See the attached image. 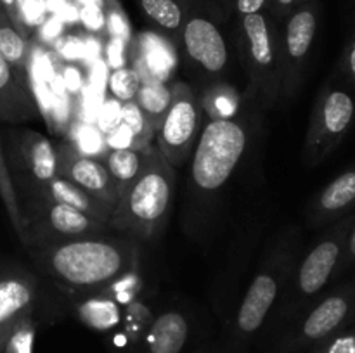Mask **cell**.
<instances>
[{
    "instance_id": "cell-1",
    "label": "cell",
    "mask_w": 355,
    "mask_h": 353,
    "mask_svg": "<svg viewBox=\"0 0 355 353\" xmlns=\"http://www.w3.org/2000/svg\"><path fill=\"white\" fill-rule=\"evenodd\" d=\"M139 241L127 235L68 239L28 249L38 272L66 298L99 293L139 266Z\"/></svg>"
},
{
    "instance_id": "cell-2",
    "label": "cell",
    "mask_w": 355,
    "mask_h": 353,
    "mask_svg": "<svg viewBox=\"0 0 355 353\" xmlns=\"http://www.w3.org/2000/svg\"><path fill=\"white\" fill-rule=\"evenodd\" d=\"M300 232H283L279 241L267 251L262 265L250 282L236 308L220 353H246L253 339L269 322L293 266L300 256Z\"/></svg>"
},
{
    "instance_id": "cell-3",
    "label": "cell",
    "mask_w": 355,
    "mask_h": 353,
    "mask_svg": "<svg viewBox=\"0 0 355 353\" xmlns=\"http://www.w3.org/2000/svg\"><path fill=\"white\" fill-rule=\"evenodd\" d=\"M175 180V168L155 144L149 145L142 170L118 196L107 221L110 230L135 241L155 239L172 211Z\"/></svg>"
},
{
    "instance_id": "cell-4",
    "label": "cell",
    "mask_w": 355,
    "mask_h": 353,
    "mask_svg": "<svg viewBox=\"0 0 355 353\" xmlns=\"http://www.w3.org/2000/svg\"><path fill=\"white\" fill-rule=\"evenodd\" d=\"M354 221L355 210L326 225L318 241L298 256L286 287L269 318L270 334L276 336L335 284L336 269Z\"/></svg>"
},
{
    "instance_id": "cell-5",
    "label": "cell",
    "mask_w": 355,
    "mask_h": 353,
    "mask_svg": "<svg viewBox=\"0 0 355 353\" xmlns=\"http://www.w3.org/2000/svg\"><path fill=\"white\" fill-rule=\"evenodd\" d=\"M236 42L248 76V96L270 109L281 99L279 24L269 10L238 17Z\"/></svg>"
},
{
    "instance_id": "cell-6",
    "label": "cell",
    "mask_w": 355,
    "mask_h": 353,
    "mask_svg": "<svg viewBox=\"0 0 355 353\" xmlns=\"http://www.w3.org/2000/svg\"><path fill=\"white\" fill-rule=\"evenodd\" d=\"M250 130L239 116L203 125L191 156V187L203 199L227 183L248 147Z\"/></svg>"
},
{
    "instance_id": "cell-7",
    "label": "cell",
    "mask_w": 355,
    "mask_h": 353,
    "mask_svg": "<svg viewBox=\"0 0 355 353\" xmlns=\"http://www.w3.org/2000/svg\"><path fill=\"white\" fill-rule=\"evenodd\" d=\"M355 317V279L333 284L304 314L281 329L269 353H305Z\"/></svg>"
},
{
    "instance_id": "cell-8",
    "label": "cell",
    "mask_w": 355,
    "mask_h": 353,
    "mask_svg": "<svg viewBox=\"0 0 355 353\" xmlns=\"http://www.w3.org/2000/svg\"><path fill=\"white\" fill-rule=\"evenodd\" d=\"M355 121V92L342 78L319 90L309 118L302 158L309 168L324 163L340 147Z\"/></svg>"
},
{
    "instance_id": "cell-9",
    "label": "cell",
    "mask_w": 355,
    "mask_h": 353,
    "mask_svg": "<svg viewBox=\"0 0 355 353\" xmlns=\"http://www.w3.org/2000/svg\"><path fill=\"white\" fill-rule=\"evenodd\" d=\"M321 24V0L300 3L279 24L281 99L290 104L297 99L305 82L309 61Z\"/></svg>"
},
{
    "instance_id": "cell-10",
    "label": "cell",
    "mask_w": 355,
    "mask_h": 353,
    "mask_svg": "<svg viewBox=\"0 0 355 353\" xmlns=\"http://www.w3.org/2000/svg\"><path fill=\"white\" fill-rule=\"evenodd\" d=\"M21 208L28 227L26 251L37 246L68 241V239L94 237L111 232L104 221L47 197L26 196L21 199Z\"/></svg>"
},
{
    "instance_id": "cell-11",
    "label": "cell",
    "mask_w": 355,
    "mask_h": 353,
    "mask_svg": "<svg viewBox=\"0 0 355 353\" xmlns=\"http://www.w3.org/2000/svg\"><path fill=\"white\" fill-rule=\"evenodd\" d=\"M201 130L203 111L196 92L189 83L173 80L172 104L156 130L155 145L173 168H179L193 156Z\"/></svg>"
},
{
    "instance_id": "cell-12",
    "label": "cell",
    "mask_w": 355,
    "mask_h": 353,
    "mask_svg": "<svg viewBox=\"0 0 355 353\" xmlns=\"http://www.w3.org/2000/svg\"><path fill=\"white\" fill-rule=\"evenodd\" d=\"M179 47L189 64L207 76L208 82L224 80L229 69L231 51L222 24L214 17L189 7L186 23L180 31Z\"/></svg>"
},
{
    "instance_id": "cell-13",
    "label": "cell",
    "mask_w": 355,
    "mask_h": 353,
    "mask_svg": "<svg viewBox=\"0 0 355 353\" xmlns=\"http://www.w3.org/2000/svg\"><path fill=\"white\" fill-rule=\"evenodd\" d=\"M7 163L12 173L16 189L24 187V192L58 176V152L55 145L40 132L24 130L9 132Z\"/></svg>"
},
{
    "instance_id": "cell-14",
    "label": "cell",
    "mask_w": 355,
    "mask_h": 353,
    "mask_svg": "<svg viewBox=\"0 0 355 353\" xmlns=\"http://www.w3.org/2000/svg\"><path fill=\"white\" fill-rule=\"evenodd\" d=\"M42 303L44 294L35 273L14 263L0 265V353L9 332L24 318L37 317Z\"/></svg>"
},
{
    "instance_id": "cell-15",
    "label": "cell",
    "mask_w": 355,
    "mask_h": 353,
    "mask_svg": "<svg viewBox=\"0 0 355 353\" xmlns=\"http://www.w3.org/2000/svg\"><path fill=\"white\" fill-rule=\"evenodd\" d=\"M58 152V175L69 180L80 189L96 196L107 206L114 208L118 190L103 161L82 154L75 145L62 144L55 147Z\"/></svg>"
},
{
    "instance_id": "cell-16",
    "label": "cell",
    "mask_w": 355,
    "mask_h": 353,
    "mask_svg": "<svg viewBox=\"0 0 355 353\" xmlns=\"http://www.w3.org/2000/svg\"><path fill=\"white\" fill-rule=\"evenodd\" d=\"M194 320L182 307H166L155 314L135 353H186Z\"/></svg>"
},
{
    "instance_id": "cell-17",
    "label": "cell",
    "mask_w": 355,
    "mask_h": 353,
    "mask_svg": "<svg viewBox=\"0 0 355 353\" xmlns=\"http://www.w3.org/2000/svg\"><path fill=\"white\" fill-rule=\"evenodd\" d=\"M132 66L142 82H173L179 64L177 45L165 35L139 33L132 40Z\"/></svg>"
},
{
    "instance_id": "cell-18",
    "label": "cell",
    "mask_w": 355,
    "mask_h": 353,
    "mask_svg": "<svg viewBox=\"0 0 355 353\" xmlns=\"http://www.w3.org/2000/svg\"><path fill=\"white\" fill-rule=\"evenodd\" d=\"M355 210V161L326 183L309 203L305 220L312 228L326 227Z\"/></svg>"
},
{
    "instance_id": "cell-19",
    "label": "cell",
    "mask_w": 355,
    "mask_h": 353,
    "mask_svg": "<svg viewBox=\"0 0 355 353\" xmlns=\"http://www.w3.org/2000/svg\"><path fill=\"white\" fill-rule=\"evenodd\" d=\"M38 116L26 73L17 71L0 55V123L21 125Z\"/></svg>"
},
{
    "instance_id": "cell-20",
    "label": "cell",
    "mask_w": 355,
    "mask_h": 353,
    "mask_svg": "<svg viewBox=\"0 0 355 353\" xmlns=\"http://www.w3.org/2000/svg\"><path fill=\"white\" fill-rule=\"evenodd\" d=\"M73 315L80 324L85 325L90 331L101 332V334H111L123 318L125 307L113 300L111 296L104 294L103 291L85 296L71 298Z\"/></svg>"
},
{
    "instance_id": "cell-21",
    "label": "cell",
    "mask_w": 355,
    "mask_h": 353,
    "mask_svg": "<svg viewBox=\"0 0 355 353\" xmlns=\"http://www.w3.org/2000/svg\"><path fill=\"white\" fill-rule=\"evenodd\" d=\"M26 196L47 197V199L55 201V203L75 208V210L82 211V213L89 215V217L96 218V220L104 221V224L110 221L111 211H113V208L107 206L106 203H103L96 196L89 194L87 190L80 189L78 185H75L73 182H69V180L62 179L59 175L55 179H52L51 182L37 187V189L26 190L24 197Z\"/></svg>"
},
{
    "instance_id": "cell-22",
    "label": "cell",
    "mask_w": 355,
    "mask_h": 353,
    "mask_svg": "<svg viewBox=\"0 0 355 353\" xmlns=\"http://www.w3.org/2000/svg\"><path fill=\"white\" fill-rule=\"evenodd\" d=\"M137 3L142 14L179 47L180 31L189 12L187 0H137Z\"/></svg>"
},
{
    "instance_id": "cell-23",
    "label": "cell",
    "mask_w": 355,
    "mask_h": 353,
    "mask_svg": "<svg viewBox=\"0 0 355 353\" xmlns=\"http://www.w3.org/2000/svg\"><path fill=\"white\" fill-rule=\"evenodd\" d=\"M198 99H200L201 111H203V116H207V121L231 120L238 116L239 107H241V96L236 87H232L225 80L208 82Z\"/></svg>"
},
{
    "instance_id": "cell-24",
    "label": "cell",
    "mask_w": 355,
    "mask_h": 353,
    "mask_svg": "<svg viewBox=\"0 0 355 353\" xmlns=\"http://www.w3.org/2000/svg\"><path fill=\"white\" fill-rule=\"evenodd\" d=\"M146 152H148V147L134 149L130 145H127V147L125 145H113L106 152L104 165H106L107 172H110L111 179H113L114 185H116L118 196L139 175L142 165H144Z\"/></svg>"
},
{
    "instance_id": "cell-25",
    "label": "cell",
    "mask_w": 355,
    "mask_h": 353,
    "mask_svg": "<svg viewBox=\"0 0 355 353\" xmlns=\"http://www.w3.org/2000/svg\"><path fill=\"white\" fill-rule=\"evenodd\" d=\"M0 199H2L6 213L9 217L10 225L16 232L17 239L23 244V248H28V227L26 218L23 215V208L19 203V194H17L16 183H14L12 173H10L9 163H7L6 149H3L2 135H0Z\"/></svg>"
},
{
    "instance_id": "cell-26",
    "label": "cell",
    "mask_w": 355,
    "mask_h": 353,
    "mask_svg": "<svg viewBox=\"0 0 355 353\" xmlns=\"http://www.w3.org/2000/svg\"><path fill=\"white\" fill-rule=\"evenodd\" d=\"M173 97V82H142L134 102L142 111L155 132L165 120Z\"/></svg>"
},
{
    "instance_id": "cell-27",
    "label": "cell",
    "mask_w": 355,
    "mask_h": 353,
    "mask_svg": "<svg viewBox=\"0 0 355 353\" xmlns=\"http://www.w3.org/2000/svg\"><path fill=\"white\" fill-rule=\"evenodd\" d=\"M0 55L17 71H28L31 59L30 40L14 26L7 14L0 16Z\"/></svg>"
},
{
    "instance_id": "cell-28",
    "label": "cell",
    "mask_w": 355,
    "mask_h": 353,
    "mask_svg": "<svg viewBox=\"0 0 355 353\" xmlns=\"http://www.w3.org/2000/svg\"><path fill=\"white\" fill-rule=\"evenodd\" d=\"M121 125L130 134V147L134 149H146L155 141V128L148 121V118L142 114L137 104L134 100L121 104Z\"/></svg>"
},
{
    "instance_id": "cell-29",
    "label": "cell",
    "mask_w": 355,
    "mask_h": 353,
    "mask_svg": "<svg viewBox=\"0 0 355 353\" xmlns=\"http://www.w3.org/2000/svg\"><path fill=\"white\" fill-rule=\"evenodd\" d=\"M141 75L134 66H118L111 71L107 80V92L118 102H130L141 89Z\"/></svg>"
},
{
    "instance_id": "cell-30",
    "label": "cell",
    "mask_w": 355,
    "mask_h": 353,
    "mask_svg": "<svg viewBox=\"0 0 355 353\" xmlns=\"http://www.w3.org/2000/svg\"><path fill=\"white\" fill-rule=\"evenodd\" d=\"M38 331V318L28 317L9 332L2 353H33L35 338Z\"/></svg>"
},
{
    "instance_id": "cell-31",
    "label": "cell",
    "mask_w": 355,
    "mask_h": 353,
    "mask_svg": "<svg viewBox=\"0 0 355 353\" xmlns=\"http://www.w3.org/2000/svg\"><path fill=\"white\" fill-rule=\"evenodd\" d=\"M142 289H144V282H142L141 270H139L137 266V269L128 272L125 277H121V279L110 284L106 289H103V293L111 296L113 300H116L118 303L123 305V307H127L132 301H135L137 298L142 296Z\"/></svg>"
},
{
    "instance_id": "cell-32",
    "label": "cell",
    "mask_w": 355,
    "mask_h": 353,
    "mask_svg": "<svg viewBox=\"0 0 355 353\" xmlns=\"http://www.w3.org/2000/svg\"><path fill=\"white\" fill-rule=\"evenodd\" d=\"M104 12H106L107 35L114 42H120V44H132L134 33H132L130 21H128V16L125 14L120 2L118 0H106V3H104Z\"/></svg>"
},
{
    "instance_id": "cell-33",
    "label": "cell",
    "mask_w": 355,
    "mask_h": 353,
    "mask_svg": "<svg viewBox=\"0 0 355 353\" xmlns=\"http://www.w3.org/2000/svg\"><path fill=\"white\" fill-rule=\"evenodd\" d=\"M309 353H355V317L345 327L319 343Z\"/></svg>"
},
{
    "instance_id": "cell-34",
    "label": "cell",
    "mask_w": 355,
    "mask_h": 353,
    "mask_svg": "<svg viewBox=\"0 0 355 353\" xmlns=\"http://www.w3.org/2000/svg\"><path fill=\"white\" fill-rule=\"evenodd\" d=\"M350 10L355 14V7H352ZM336 75L355 92V21L349 38H347L345 45H343L342 55H340L338 66H336Z\"/></svg>"
},
{
    "instance_id": "cell-35",
    "label": "cell",
    "mask_w": 355,
    "mask_h": 353,
    "mask_svg": "<svg viewBox=\"0 0 355 353\" xmlns=\"http://www.w3.org/2000/svg\"><path fill=\"white\" fill-rule=\"evenodd\" d=\"M80 21H82L85 30H89L90 33L107 35L106 12H104L103 6H97V3L80 6Z\"/></svg>"
},
{
    "instance_id": "cell-36",
    "label": "cell",
    "mask_w": 355,
    "mask_h": 353,
    "mask_svg": "<svg viewBox=\"0 0 355 353\" xmlns=\"http://www.w3.org/2000/svg\"><path fill=\"white\" fill-rule=\"evenodd\" d=\"M354 265H355V221H354L352 228H350L349 235H347L345 246H343L342 258H340L338 269H336L335 282H336V279H340V277L343 275V273L349 272Z\"/></svg>"
},
{
    "instance_id": "cell-37",
    "label": "cell",
    "mask_w": 355,
    "mask_h": 353,
    "mask_svg": "<svg viewBox=\"0 0 355 353\" xmlns=\"http://www.w3.org/2000/svg\"><path fill=\"white\" fill-rule=\"evenodd\" d=\"M234 3V16L243 17L250 14L269 10V0H232Z\"/></svg>"
},
{
    "instance_id": "cell-38",
    "label": "cell",
    "mask_w": 355,
    "mask_h": 353,
    "mask_svg": "<svg viewBox=\"0 0 355 353\" xmlns=\"http://www.w3.org/2000/svg\"><path fill=\"white\" fill-rule=\"evenodd\" d=\"M295 7H297V0H269V12L277 24L283 23Z\"/></svg>"
},
{
    "instance_id": "cell-39",
    "label": "cell",
    "mask_w": 355,
    "mask_h": 353,
    "mask_svg": "<svg viewBox=\"0 0 355 353\" xmlns=\"http://www.w3.org/2000/svg\"><path fill=\"white\" fill-rule=\"evenodd\" d=\"M3 6V10L9 16V19L12 21L14 26L17 28V0H0ZM19 30V28H17Z\"/></svg>"
},
{
    "instance_id": "cell-40",
    "label": "cell",
    "mask_w": 355,
    "mask_h": 353,
    "mask_svg": "<svg viewBox=\"0 0 355 353\" xmlns=\"http://www.w3.org/2000/svg\"><path fill=\"white\" fill-rule=\"evenodd\" d=\"M189 353H214V350L210 348V346H200V348H196V350H193V352H189Z\"/></svg>"
},
{
    "instance_id": "cell-41",
    "label": "cell",
    "mask_w": 355,
    "mask_h": 353,
    "mask_svg": "<svg viewBox=\"0 0 355 353\" xmlns=\"http://www.w3.org/2000/svg\"><path fill=\"white\" fill-rule=\"evenodd\" d=\"M307 2H312V0H297V6H300V3H307Z\"/></svg>"
},
{
    "instance_id": "cell-42",
    "label": "cell",
    "mask_w": 355,
    "mask_h": 353,
    "mask_svg": "<svg viewBox=\"0 0 355 353\" xmlns=\"http://www.w3.org/2000/svg\"><path fill=\"white\" fill-rule=\"evenodd\" d=\"M3 14H6V10H3V6H2V2H0V16H3Z\"/></svg>"
}]
</instances>
